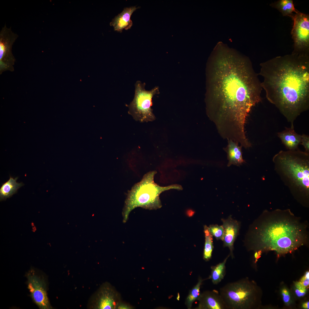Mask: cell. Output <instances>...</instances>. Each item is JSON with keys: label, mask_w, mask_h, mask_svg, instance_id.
<instances>
[{"label": "cell", "mask_w": 309, "mask_h": 309, "mask_svg": "<svg viewBox=\"0 0 309 309\" xmlns=\"http://www.w3.org/2000/svg\"><path fill=\"white\" fill-rule=\"evenodd\" d=\"M260 66L266 98L294 128L295 120L309 107V54L278 56Z\"/></svg>", "instance_id": "7a4b0ae2"}, {"label": "cell", "mask_w": 309, "mask_h": 309, "mask_svg": "<svg viewBox=\"0 0 309 309\" xmlns=\"http://www.w3.org/2000/svg\"><path fill=\"white\" fill-rule=\"evenodd\" d=\"M230 256L229 254L223 262L211 267V274L209 278L213 284H217L224 278L226 273V263Z\"/></svg>", "instance_id": "e0dca14e"}, {"label": "cell", "mask_w": 309, "mask_h": 309, "mask_svg": "<svg viewBox=\"0 0 309 309\" xmlns=\"http://www.w3.org/2000/svg\"><path fill=\"white\" fill-rule=\"evenodd\" d=\"M275 170L293 195L308 201L309 196V153L298 148L280 150L272 159Z\"/></svg>", "instance_id": "277c9868"}, {"label": "cell", "mask_w": 309, "mask_h": 309, "mask_svg": "<svg viewBox=\"0 0 309 309\" xmlns=\"http://www.w3.org/2000/svg\"><path fill=\"white\" fill-rule=\"evenodd\" d=\"M204 280L200 278L196 285L191 291L186 300V304L188 308H190L194 301L198 300L200 295V288Z\"/></svg>", "instance_id": "44dd1931"}, {"label": "cell", "mask_w": 309, "mask_h": 309, "mask_svg": "<svg viewBox=\"0 0 309 309\" xmlns=\"http://www.w3.org/2000/svg\"><path fill=\"white\" fill-rule=\"evenodd\" d=\"M290 17L293 21L291 33L294 41L292 53L309 54V16L297 10Z\"/></svg>", "instance_id": "ba28073f"}, {"label": "cell", "mask_w": 309, "mask_h": 309, "mask_svg": "<svg viewBox=\"0 0 309 309\" xmlns=\"http://www.w3.org/2000/svg\"><path fill=\"white\" fill-rule=\"evenodd\" d=\"M205 241L203 252V258L205 261H209L211 258L212 251L214 248L213 241V236L209 232L208 227L204 226Z\"/></svg>", "instance_id": "d6986e66"}, {"label": "cell", "mask_w": 309, "mask_h": 309, "mask_svg": "<svg viewBox=\"0 0 309 309\" xmlns=\"http://www.w3.org/2000/svg\"><path fill=\"white\" fill-rule=\"evenodd\" d=\"M27 287L33 301L40 309H51L47 294L46 279L42 274L34 269L26 274Z\"/></svg>", "instance_id": "9c48e42d"}, {"label": "cell", "mask_w": 309, "mask_h": 309, "mask_svg": "<svg viewBox=\"0 0 309 309\" xmlns=\"http://www.w3.org/2000/svg\"><path fill=\"white\" fill-rule=\"evenodd\" d=\"M309 302L307 301L304 303L302 305V307L305 309H309Z\"/></svg>", "instance_id": "83f0119b"}, {"label": "cell", "mask_w": 309, "mask_h": 309, "mask_svg": "<svg viewBox=\"0 0 309 309\" xmlns=\"http://www.w3.org/2000/svg\"><path fill=\"white\" fill-rule=\"evenodd\" d=\"M139 7L136 6L125 7L123 11L112 19L110 23L111 26L114 27V30L121 33L123 29L128 30L130 28L133 23L130 19L131 16Z\"/></svg>", "instance_id": "4fadbf2b"}, {"label": "cell", "mask_w": 309, "mask_h": 309, "mask_svg": "<svg viewBox=\"0 0 309 309\" xmlns=\"http://www.w3.org/2000/svg\"><path fill=\"white\" fill-rule=\"evenodd\" d=\"M18 177L13 178L10 177L9 179L2 185L0 188V201L6 200L17 192L18 189L24 184L16 182Z\"/></svg>", "instance_id": "2e32d148"}, {"label": "cell", "mask_w": 309, "mask_h": 309, "mask_svg": "<svg viewBox=\"0 0 309 309\" xmlns=\"http://www.w3.org/2000/svg\"><path fill=\"white\" fill-rule=\"evenodd\" d=\"M133 308V307L128 303L121 301L118 304L117 309H130Z\"/></svg>", "instance_id": "484cf974"}, {"label": "cell", "mask_w": 309, "mask_h": 309, "mask_svg": "<svg viewBox=\"0 0 309 309\" xmlns=\"http://www.w3.org/2000/svg\"><path fill=\"white\" fill-rule=\"evenodd\" d=\"M146 84L139 80L135 84L134 98L128 106V113L136 120L141 122L152 121L155 119L151 107L154 95L159 93V88L156 86L150 90H145Z\"/></svg>", "instance_id": "52a82bcc"}, {"label": "cell", "mask_w": 309, "mask_h": 309, "mask_svg": "<svg viewBox=\"0 0 309 309\" xmlns=\"http://www.w3.org/2000/svg\"><path fill=\"white\" fill-rule=\"evenodd\" d=\"M262 215L250 231V249L274 251L281 255L296 250L306 241L305 227L289 210L266 211Z\"/></svg>", "instance_id": "3957f363"}, {"label": "cell", "mask_w": 309, "mask_h": 309, "mask_svg": "<svg viewBox=\"0 0 309 309\" xmlns=\"http://www.w3.org/2000/svg\"><path fill=\"white\" fill-rule=\"evenodd\" d=\"M306 289H300L296 288L295 292L296 295L299 297H303L306 294Z\"/></svg>", "instance_id": "4316f807"}, {"label": "cell", "mask_w": 309, "mask_h": 309, "mask_svg": "<svg viewBox=\"0 0 309 309\" xmlns=\"http://www.w3.org/2000/svg\"><path fill=\"white\" fill-rule=\"evenodd\" d=\"M277 135L282 143L288 150L298 149L300 144L301 135L297 133L294 128L286 127L284 130L278 132Z\"/></svg>", "instance_id": "5bb4252c"}, {"label": "cell", "mask_w": 309, "mask_h": 309, "mask_svg": "<svg viewBox=\"0 0 309 309\" xmlns=\"http://www.w3.org/2000/svg\"><path fill=\"white\" fill-rule=\"evenodd\" d=\"M272 7L277 9L283 16L290 17L296 12L292 0H280L271 4Z\"/></svg>", "instance_id": "ac0fdd59"}, {"label": "cell", "mask_w": 309, "mask_h": 309, "mask_svg": "<svg viewBox=\"0 0 309 309\" xmlns=\"http://www.w3.org/2000/svg\"><path fill=\"white\" fill-rule=\"evenodd\" d=\"M198 300V309H226L219 292L215 290L200 294Z\"/></svg>", "instance_id": "7c38bea8"}, {"label": "cell", "mask_w": 309, "mask_h": 309, "mask_svg": "<svg viewBox=\"0 0 309 309\" xmlns=\"http://www.w3.org/2000/svg\"><path fill=\"white\" fill-rule=\"evenodd\" d=\"M304 147L305 152L309 153V136L308 135L303 134L301 135L300 143Z\"/></svg>", "instance_id": "cb8c5ba5"}, {"label": "cell", "mask_w": 309, "mask_h": 309, "mask_svg": "<svg viewBox=\"0 0 309 309\" xmlns=\"http://www.w3.org/2000/svg\"><path fill=\"white\" fill-rule=\"evenodd\" d=\"M208 229L210 233L217 240H223L224 229L222 225H211L208 227Z\"/></svg>", "instance_id": "7402d4cb"}, {"label": "cell", "mask_w": 309, "mask_h": 309, "mask_svg": "<svg viewBox=\"0 0 309 309\" xmlns=\"http://www.w3.org/2000/svg\"><path fill=\"white\" fill-rule=\"evenodd\" d=\"M207 70V114L223 138L248 141L247 117L262 101L261 82L249 59L225 47L214 50Z\"/></svg>", "instance_id": "6da1fadb"}, {"label": "cell", "mask_w": 309, "mask_h": 309, "mask_svg": "<svg viewBox=\"0 0 309 309\" xmlns=\"http://www.w3.org/2000/svg\"><path fill=\"white\" fill-rule=\"evenodd\" d=\"M224 229L223 241V246L227 247L230 250V255L233 259L234 243L239 234L240 228V223L232 218L230 216L227 219H221Z\"/></svg>", "instance_id": "8fae6325"}, {"label": "cell", "mask_w": 309, "mask_h": 309, "mask_svg": "<svg viewBox=\"0 0 309 309\" xmlns=\"http://www.w3.org/2000/svg\"><path fill=\"white\" fill-rule=\"evenodd\" d=\"M309 284V272H306L299 282L295 283L296 288L300 289H306Z\"/></svg>", "instance_id": "603a6c76"}, {"label": "cell", "mask_w": 309, "mask_h": 309, "mask_svg": "<svg viewBox=\"0 0 309 309\" xmlns=\"http://www.w3.org/2000/svg\"><path fill=\"white\" fill-rule=\"evenodd\" d=\"M219 292L226 309L252 308L258 302V287L247 278L228 283L221 288Z\"/></svg>", "instance_id": "8992f818"}, {"label": "cell", "mask_w": 309, "mask_h": 309, "mask_svg": "<svg viewBox=\"0 0 309 309\" xmlns=\"http://www.w3.org/2000/svg\"><path fill=\"white\" fill-rule=\"evenodd\" d=\"M7 34L6 33L5 35L3 34L1 35L0 40V65H2L4 63L5 59V58L7 57L10 50L11 43L10 42V38H9V36H7Z\"/></svg>", "instance_id": "ffe728a7"}, {"label": "cell", "mask_w": 309, "mask_h": 309, "mask_svg": "<svg viewBox=\"0 0 309 309\" xmlns=\"http://www.w3.org/2000/svg\"><path fill=\"white\" fill-rule=\"evenodd\" d=\"M283 299L284 302L287 304H289L291 302V297L290 292L286 288H284L281 291Z\"/></svg>", "instance_id": "d4e9b609"}, {"label": "cell", "mask_w": 309, "mask_h": 309, "mask_svg": "<svg viewBox=\"0 0 309 309\" xmlns=\"http://www.w3.org/2000/svg\"><path fill=\"white\" fill-rule=\"evenodd\" d=\"M119 293L110 283H103L91 297L88 304L90 309H117L121 301Z\"/></svg>", "instance_id": "30bf717a"}, {"label": "cell", "mask_w": 309, "mask_h": 309, "mask_svg": "<svg viewBox=\"0 0 309 309\" xmlns=\"http://www.w3.org/2000/svg\"><path fill=\"white\" fill-rule=\"evenodd\" d=\"M227 141V146L225 149L228 160L227 166L231 165L239 166L245 162L242 157L241 147L232 140H228Z\"/></svg>", "instance_id": "9a60e30c"}, {"label": "cell", "mask_w": 309, "mask_h": 309, "mask_svg": "<svg viewBox=\"0 0 309 309\" xmlns=\"http://www.w3.org/2000/svg\"><path fill=\"white\" fill-rule=\"evenodd\" d=\"M155 171L147 173L141 180L135 184L129 191L125 200L122 214L123 221L127 220L129 215L134 209L141 207L149 210L156 209L162 206L159 195L163 192L171 189H183L182 186L175 184L161 186L155 183L154 177Z\"/></svg>", "instance_id": "5b68a950"}]
</instances>
